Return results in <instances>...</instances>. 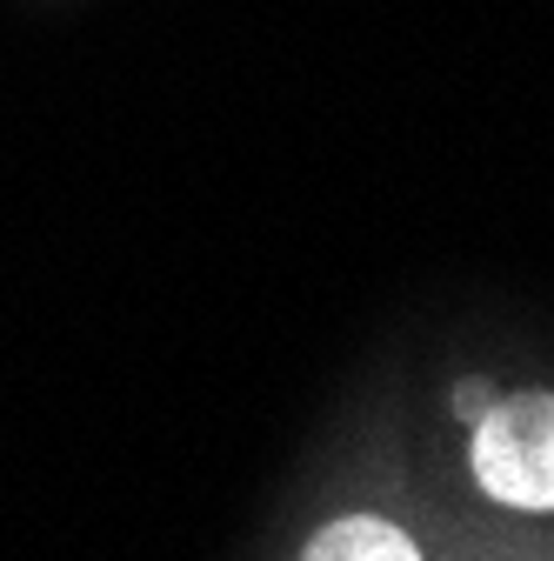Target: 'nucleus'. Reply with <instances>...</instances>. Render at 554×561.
I'll use <instances>...</instances> for the list:
<instances>
[{
    "label": "nucleus",
    "instance_id": "1",
    "mask_svg": "<svg viewBox=\"0 0 554 561\" xmlns=\"http://www.w3.org/2000/svg\"><path fill=\"white\" fill-rule=\"evenodd\" d=\"M468 435V468L481 495L521 515H554V394H495V408Z\"/></svg>",
    "mask_w": 554,
    "mask_h": 561
},
{
    "label": "nucleus",
    "instance_id": "3",
    "mask_svg": "<svg viewBox=\"0 0 554 561\" xmlns=\"http://www.w3.org/2000/svg\"><path fill=\"white\" fill-rule=\"evenodd\" d=\"M495 394H501V388H495L488 375H461L448 401H454V414H461V421H468V428H474V421H481V414H488V408H495Z\"/></svg>",
    "mask_w": 554,
    "mask_h": 561
},
{
    "label": "nucleus",
    "instance_id": "2",
    "mask_svg": "<svg viewBox=\"0 0 554 561\" xmlns=\"http://www.w3.org/2000/svg\"><path fill=\"white\" fill-rule=\"evenodd\" d=\"M301 561H422V548L388 515H334L308 535Z\"/></svg>",
    "mask_w": 554,
    "mask_h": 561
}]
</instances>
